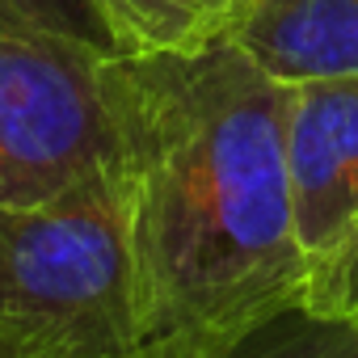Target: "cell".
Here are the masks:
<instances>
[{"instance_id": "3", "label": "cell", "mask_w": 358, "mask_h": 358, "mask_svg": "<svg viewBox=\"0 0 358 358\" xmlns=\"http://www.w3.org/2000/svg\"><path fill=\"white\" fill-rule=\"evenodd\" d=\"M118 160L114 51L0 34V207L47 203Z\"/></svg>"}, {"instance_id": "4", "label": "cell", "mask_w": 358, "mask_h": 358, "mask_svg": "<svg viewBox=\"0 0 358 358\" xmlns=\"http://www.w3.org/2000/svg\"><path fill=\"white\" fill-rule=\"evenodd\" d=\"M287 186L312 274L358 224V72L287 85Z\"/></svg>"}, {"instance_id": "1", "label": "cell", "mask_w": 358, "mask_h": 358, "mask_svg": "<svg viewBox=\"0 0 358 358\" xmlns=\"http://www.w3.org/2000/svg\"><path fill=\"white\" fill-rule=\"evenodd\" d=\"M143 358H177L303 299L287 80L241 47L114 55Z\"/></svg>"}, {"instance_id": "2", "label": "cell", "mask_w": 358, "mask_h": 358, "mask_svg": "<svg viewBox=\"0 0 358 358\" xmlns=\"http://www.w3.org/2000/svg\"><path fill=\"white\" fill-rule=\"evenodd\" d=\"M0 358H143L122 160L0 207Z\"/></svg>"}, {"instance_id": "8", "label": "cell", "mask_w": 358, "mask_h": 358, "mask_svg": "<svg viewBox=\"0 0 358 358\" xmlns=\"http://www.w3.org/2000/svg\"><path fill=\"white\" fill-rule=\"evenodd\" d=\"M0 34L72 38L122 55L97 0H0Z\"/></svg>"}, {"instance_id": "6", "label": "cell", "mask_w": 358, "mask_h": 358, "mask_svg": "<svg viewBox=\"0 0 358 358\" xmlns=\"http://www.w3.org/2000/svg\"><path fill=\"white\" fill-rule=\"evenodd\" d=\"M122 55L199 51L224 43L241 0H97Z\"/></svg>"}, {"instance_id": "9", "label": "cell", "mask_w": 358, "mask_h": 358, "mask_svg": "<svg viewBox=\"0 0 358 358\" xmlns=\"http://www.w3.org/2000/svg\"><path fill=\"white\" fill-rule=\"evenodd\" d=\"M303 299L320 312L345 316L350 324H358V224L345 232V241L308 274V291Z\"/></svg>"}, {"instance_id": "7", "label": "cell", "mask_w": 358, "mask_h": 358, "mask_svg": "<svg viewBox=\"0 0 358 358\" xmlns=\"http://www.w3.org/2000/svg\"><path fill=\"white\" fill-rule=\"evenodd\" d=\"M177 358H358V324L295 299L215 345Z\"/></svg>"}, {"instance_id": "5", "label": "cell", "mask_w": 358, "mask_h": 358, "mask_svg": "<svg viewBox=\"0 0 358 358\" xmlns=\"http://www.w3.org/2000/svg\"><path fill=\"white\" fill-rule=\"evenodd\" d=\"M224 43L287 85L354 76L358 0H241Z\"/></svg>"}]
</instances>
